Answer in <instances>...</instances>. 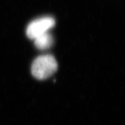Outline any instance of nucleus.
<instances>
[{"label":"nucleus","mask_w":125,"mask_h":125,"mask_svg":"<svg viewBox=\"0 0 125 125\" xmlns=\"http://www.w3.org/2000/svg\"><path fill=\"white\" fill-rule=\"evenodd\" d=\"M35 40V45L40 50L48 49L51 48L53 43V38L48 32L37 37Z\"/></svg>","instance_id":"obj_3"},{"label":"nucleus","mask_w":125,"mask_h":125,"mask_svg":"<svg viewBox=\"0 0 125 125\" xmlns=\"http://www.w3.org/2000/svg\"><path fill=\"white\" fill-rule=\"evenodd\" d=\"M55 24L54 19L51 17H43L32 21L26 30L27 37L30 39H35L42 34L47 32Z\"/></svg>","instance_id":"obj_2"},{"label":"nucleus","mask_w":125,"mask_h":125,"mask_svg":"<svg viewBox=\"0 0 125 125\" xmlns=\"http://www.w3.org/2000/svg\"><path fill=\"white\" fill-rule=\"evenodd\" d=\"M56 59L51 54L40 56L35 59L31 65V73L38 79H47L57 69Z\"/></svg>","instance_id":"obj_1"}]
</instances>
